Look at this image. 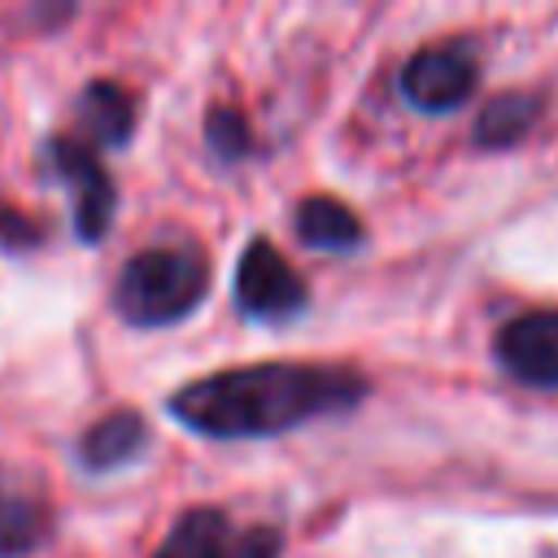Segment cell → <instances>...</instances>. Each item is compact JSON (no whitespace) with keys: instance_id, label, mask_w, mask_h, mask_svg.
<instances>
[{"instance_id":"6da1fadb","label":"cell","mask_w":558,"mask_h":558,"mask_svg":"<svg viewBox=\"0 0 558 558\" xmlns=\"http://www.w3.org/2000/svg\"><path fill=\"white\" fill-rule=\"evenodd\" d=\"M366 379L344 366L314 362H253L183 384L170 397L174 423L209 440L279 436L310 418L357 405Z\"/></svg>"},{"instance_id":"7a4b0ae2","label":"cell","mask_w":558,"mask_h":558,"mask_svg":"<svg viewBox=\"0 0 558 558\" xmlns=\"http://www.w3.org/2000/svg\"><path fill=\"white\" fill-rule=\"evenodd\" d=\"M209 292V262L196 248H144L113 283V310L131 327H170Z\"/></svg>"},{"instance_id":"3957f363","label":"cell","mask_w":558,"mask_h":558,"mask_svg":"<svg viewBox=\"0 0 558 558\" xmlns=\"http://www.w3.org/2000/svg\"><path fill=\"white\" fill-rule=\"evenodd\" d=\"M480 83L466 44H427L401 65V96L423 113H453Z\"/></svg>"},{"instance_id":"277c9868","label":"cell","mask_w":558,"mask_h":558,"mask_svg":"<svg viewBox=\"0 0 558 558\" xmlns=\"http://www.w3.org/2000/svg\"><path fill=\"white\" fill-rule=\"evenodd\" d=\"M305 301L310 292L305 279L292 270V262L266 235H253L235 266V305L253 318H288L305 310Z\"/></svg>"},{"instance_id":"5b68a950","label":"cell","mask_w":558,"mask_h":558,"mask_svg":"<svg viewBox=\"0 0 558 558\" xmlns=\"http://www.w3.org/2000/svg\"><path fill=\"white\" fill-rule=\"evenodd\" d=\"M48 153H52L57 174L74 187V231H78V240L96 244L113 222V205H118L113 179L105 174L100 157L87 144L70 140V135H52Z\"/></svg>"},{"instance_id":"8992f818","label":"cell","mask_w":558,"mask_h":558,"mask_svg":"<svg viewBox=\"0 0 558 558\" xmlns=\"http://www.w3.org/2000/svg\"><path fill=\"white\" fill-rule=\"evenodd\" d=\"M497 362L536 388H558V310H527L497 331Z\"/></svg>"},{"instance_id":"52a82bcc","label":"cell","mask_w":558,"mask_h":558,"mask_svg":"<svg viewBox=\"0 0 558 558\" xmlns=\"http://www.w3.org/2000/svg\"><path fill=\"white\" fill-rule=\"evenodd\" d=\"M148 445V423L135 410H113L105 418H96L83 440H78V458L87 471H113L122 462H131L140 449Z\"/></svg>"},{"instance_id":"ba28073f","label":"cell","mask_w":558,"mask_h":558,"mask_svg":"<svg viewBox=\"0 0 558 558\" xmlns=\"http://www.w3.org/2000/svg\"><path fill=\"white\" fill-rule=\"evenodd\" d=\"M231 519L214 506L183 510L153 558H231Z\"/></svg>"},{"instance_id":"9c48e42d","label":"cell","mask_w":558,"mask_h":558,"mask_svg":"<svg viewBox=\"0 0 558 558\" xmlns=\"http://www.w3.org/2000/svg\"><path fill=\"white\" fill-rule=\"evenodd\" d=\"M292 227L310 248H353L362 240L357 214L336 196H305L292 214Z\"/></svg>"},{"instance_id":"30bf717a","label":"cell","mask_w":558,"mask_h":558,"mask_svg":"<svg viewBox=\"0 0 558 558\" xmlns=\"http://www.w3.org/2000/svg\"><path fill=\"white\" fill-rule=\"evenodd\" d=\"M78 113H83V122H87L92 144L118 148V144H126L131 131H135V100H131V92H122V87L109 83V78L87 83Z\"/></svg>"},{"instance_id":"8fae6325","label":"cell","mask_w":558,"mask_h":558,"mask_svg":"<svg viewBox=\"0 0 558 558\" xmlns=\"http://www.w3.org/2000/svg\"><path fill=\"white\" fill-rule=\"evenodd\" d=\"M536 113H541V105L527 92L493 96L475 118V144L480 148H510L536 126Z\"/></svg>"},{"instance_id":"7c38bea8","label":"cell","mask_w":558,"mask_h":558,"mask_svg":"<svg viewBox=\"0 0 558 558\" xmlns=\"http://www.w3.org/2000/svg\"><path fill=\"white\" fill-rule=\"evenodd\" d=\"M48 532V514L26 501V497H4L0 493V558H17L35 549Z\"/></svg>"},{"instance_id":"4fadbf2b","label":"cell","mask_w":558,"mask_h":558,"mask_svg":"<svg viewBox=\"0 0 558 558\" xmlns=\"http://www.w3.org/2000/svg\"><path fill=\"white\" fill-rule=\"evenodd\" d=\"M205 140H209V148H214L218 157H227V161H235V157H244V153L253 148L248 122H244V113L231 109V105L209 109V118H205Z\"/></svg>"},{"instance_id":"5bb4252c","label":"cell","mask_w":558,"mask_h":558,"mask_svg":"<svg viewBox=\"0 0 558 558\" xmlns=\"http://www.w3.org/2000/svg\"><path fill=\"white\" fill-rule=\"evenodd\" d=\"M231 558H279V532L275 527H253L231 541Z\"/></svg>"}]
</instances>
